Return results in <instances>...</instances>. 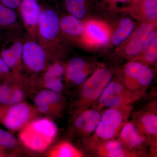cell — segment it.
Masks as SVG:
<instances>
[{"mask_svg": "<svg viewBox=\"0 0 157 157\" xmlns=\"http://www.w3.org/2000/svg\"><path fill=\"white\" fill-rule=\"evenodd\" d=\"M140 0H134V2H138V1H140Z\"/></svg>", "mask_w": 157, "mask_h": 157, "instance_id": "cell-34", "label": "cell"}, {"mask_svg": "<svg viewBox=\"0 0 157 157\" xmlns=\"http://www.w3.org/2000/svg\"><path fill=\"white\" fill-rule=\"evenodd\" d=\"M131 121L151 143V155H157V100L150 102L145 107L132 112Z\"/></svg>", "mask_w": 157, "mask_h": 157, "instance_id": "cell-7", "label": "cell"}, {"mask_svg": "<svg viewBox=\"0 0 157 157\" xmlns=\"http://www.w3.org/2000/svg\"><path fill=\"white\" fill-rule=\"evenodd\" d=\"M6 150L0 146V157H5L6 155Z\"/></svg>", "mask_w": 157, "mask_h": 157, "instance_id": "cell-31", "label": "cell"}, {"mask_svg": "<svg viewBox=\"0 0 157 157\" xmlns=\"http://www.w3.org/2000/svg\"><path fill=\"white\" fill-rule=\"evenodd\" d=\"M82 34L86 41L93 45H106L110 38L107 27L102 23L94 21L86 23Z\"/></svg>", "mask_w": 157, "mask_h": 157, "instance_id": "cell-17", "label": "cell"}, {"mask_svg": "<svg viewBox=\"0 0 157 157\" xmlns=\"http://www.w3.org/2000/svg\"><path fill=\"white\" fill-rule=\"evenodd\" d=\"M22 59L26 67L34 73L44 70L47 64L45 51L35 42H28L23 46Z\"/></svg>", "mask_w": 157, "mask_h": 157, "instance_id": "cell-13", "label": "cell"}, {"mask_svg": "<svg viewBox=\"0 0 157 157\" xmlns=\"http://www.w3.org/2000/svg\"><path fill=\"white\" fill-rule=\"evenodd\" d=\"M2 4L9 9H16L20 5L21 0H0Z\"/></svg>", "mask_w": 157, "mask_h": 157, "instance_id": "cell-29", "label": "cell"}, {"mask_svg": "<svg viewBox=\"0 0 157 157\" xmlns=\"http://www.w3.org/2000/svg\"><path fill=\"white\" fill-rule=\"evenodd\" d=\"M0 70L2 74H8L10 72V69L2 58L0 57Z\"/></svg>", "mask_w": 157, "mask_h": 157, "instance_id": "cell-30", "label": "cell"}, {"mask_svg": "<svg viewBox=\"0 0 157 157\" xmlns=\"http://www.w3.org/2000/svg\"><path fill=\"white\" fill-rule=\"evenodd\" d=\"M120 76L128 90L141 99L152 82L154 73L142 60L134 59L126 64Z\"/></svg>", "mask_w": 157, "mask_h": 157, "instance_id": "cell-4", "label": "cell"}, {"mask_svg": "<svg viewBox=\"0 0 157 157\" xmlns=\"http://www.w3.org/2000/svg\"><path fill=\"white\" fill-rule=\"evenodd\" d=\"M140 99L128 90L120 75L117 78H112L100 98L91 108L102 112L107 108L132 105Z\"/></svg>", "mask_w": 157, "mask_h": 157, "instance_id": "cell-5", "label": "cell"}, {"mask_svg": "<svg viewBox=\"0 0 157 157\" xmlns=\"http://www.w3.org/2000/svg\"><path fill=\"white\" fill-rule=\"evenodd\" d=\"M47 155L50 157H82L84 154L72 144L64 140L51 149Z\"/></svg>", "mask_w": 157, "mask_h": 157, "instance_id": "cell-20", "label": "cell"}, {"mask_svg": "<svg viewBox=\"0 0 157 157\" xmlns=\"http://www.w3.org/2000/svg\"><path fill=\"white\" fill-rule=\"evenodd\" d=\"M88 151L100 157H136L117 138L97 142Z\"/></svg>", "mask_w": 157, "mask_h": 157, "instance_id": "cell-14", "label": "cell"}, {"mask_svg": "<svg viewBox=\"0 0 157 157\" xmlns=\"http://www.w3.org/2000/svg\"><path fill=\"white\" fill-rule=\"evenodd\" d=\"M64 66L59 62L51 65L45 71L41 80V87L61 93L64 89Z\"/></svg>", "mask_w": 157, "mask_h": 157, "instance_id": "cell-15", "label": "cell"}, {"mask_svg": "<svg viewBox=\"0 0 157 157\" xmlns=\"http://www.w3.org/2000/svg\"><path fill=\"white\" fill-rule=\"evenodd\" d=\"M94 65L80 58L70 59L64 66L66 83L72 86H79L83 83L95 69Z\"/></svg>", "mask_w": 157, "mask_h": 157, "instance_id": "cell-10", "label": "cell"}, {"mask_svg": "<svg viewBox=\"0 0 157 157\" xmlns=\"http://www.w3.org/2000/svg\"><path fill=\"white\" fill-rule=\"evenodd\" d=\"M133 110L132 105L103 110L94 134L82 142L86 149L88 150L97 142L117 138L121 129L129 121Z\"/></svg>", "mask_w": 157, "mask_h": 157, "instance_id": "cell-2", "label": "cell"}, {"mask_svg": "<svg viewBox=\"0 0 157 157\" xmlns=\"http://www.w3.org/2000/svg\"><path fill=\"white\" fill-rule=\"evenodd\" d=\"M2 58L10 69H15L18 66L21 59L11 48L3 50L2 52Z\"/></svg>", "mask_w": 157, "mask_h": 157, "instance_id": "cell-28", "label": "cell"}, {"mask_svg": "<svg viewBox=\"0 0 157 157\" xmlns=\"http://www.w3.org/2000/svg\"><path fill=\"white\" fill-rule=\"evenodd\" d=\"M58 132L56 124L50 118L37 117L19 131L18 140L26 148L42 153L53 143Z\"/></svg>", "mask_w": 157, "mask_h": 157, "instance_id": "cell-1", "label": "cell"}, {"mask_svg": "<svg viewBox=\"0 0 157 157\" xmlns=\"http://www.w3.org/2000/svg\"><path fill=\"white\" fill-rule=\"evenodd\" d=\"M2 72H1V70H0V78H1V76H2Z\"/></svg>", "mask_w": 157, "mask_h": 157, "instance_id": "cell-33", "label": "cell"}, {"mask_svg": "<svg viewBox=\"0 0 157 157\" xmlns=\"http://www.w3.org/2000/svg\"><path fill=\"white\" fill-rule=\"evenodd\" d=\"M34 107L39 105H52L66 108L67 101L61 93L43 89L35 96L33 99Z\"/></svg>", "mask_w": 157, "mask_h": 157, "instance_id": "cell-18", "label": "cell"}, {"mask_svg": "<svg viewBox=\"0 0 157 157\" xmlns=\"http://www.w3.org/2000/svg\"><path fill=\"white\" fill-rule=\"evenodd\" d=\"M135 23L128 17L121 20L117 29L112 37L113 44L118 46L124 42L133 33L135 29Z\"/></svg>", "mask_w": 157, "mask_h": 157, "instance_id": "cell-21", "label": "cell"}, {"mask_svg": "<svg viewBox=\"0 0 157 157\" xmlns=\"http://www.w3.org/2000/svg\"><path fill=\"white\" fill-rule=\"evenodd\" d=\"M34 89L33 86L25 82L17 81L6 82L0 85V105L22 102Z\"/></svg>", "mask_w": 157, "mask_h": 157, "instance_id": "cell-11", "label": "cell"}, {"mask_svg": "<svg viewBox=\"0 0 157 157\" xmlns=\"http://www.w3.org/2000/svg\"><path fill=\"white\" fill-rule=\"evenodd\" d=\"M155 30V26L151 22L144 23L132 34L125 49L127 56H137L143 52L147 42Z\"/></svg>", "mask_w": 157, "mask_h": 157, "instance_id": "cell-12", "label": "cell"}, {"mask_svg": "<svg viewBox=\"0 0 157 157\" xmlns=\"http://www.w3.org/2000/svg\"><path fill=\"white\" fill-rule=\"evenodd\" d=\"M60 28L68 35L77 36L83 33L84 25L78 18L72 15H68L61 20Z\"/></svg>", "mask_w": 157, "mask_h": 157, "instance_id": "cell-22", "label": "cell"}, {"mask_svg": "<svg viewBox=\"0 0 157 157\" xmlns=\"http://www.w3.org/2000/svg\"><path fill=\"white\" fill-rule=\"evenodd\" d=\"M21 9L23 19L28 25L34 26L38 24L42 12L36 0H23Z\"/></svg>", "mask_w": 157, "mask_h": 157, "instance_id": "cell-19", "label": "cell"}, {"mask_svg": "<svg viewBox=\"0 0 157 157\" xmlns=\"http://www.w3.org/2000/svg\"><path fill=\"white\" fill-rule=\"evenodd\" d=\"M111 70L105 67H98L78 88L73 103L74 113L91 108L101 97L113 76Z\"/></svg>", "mask_w": 157, "mask_h": 157, "instance_id": "cell-3", "label": "cell"}, {"mask_svg": "<svg viewBox=\"0 0 157 157\" xmlns=\"http://www.w3.org/2000/svg\"><path fill=\"white\" fill-rule=\"evenodd\" d=\"M101 115V111L91 108L74 113L71 122V131L83 142L94 134Z\"/></svg>", "mask_w": 157, "mask_h": 157, "instance_id": "cell-9", "label": "cell"}, {"mask_svg": "<svg viewBox=\"0 0 157 157\" xmlns=\"http://www.w3.org/2000/svg\"><path fill=\"white\" fill-rule=\"evenodd\" d=\"M39 115L35 107L25 101L0 105V123L11 132H19Z\"/></svg>", "mask_w": 157, "mask_h": 157, "instance_id": "cell-6", "label": "cell"}, {"mask_svg": "<svg viewBox=\"0 0 157 157\" xmlns=\"http://www.w3.org/2000/svg\"><path fill=\"white\" fill-rule=\"evenodd\" d=\"M135 9L138 10L148 21H155L157 18V0H140L134 2Z\"/></svg>", "mask_w": 157, "mask_h": 157, "instance_id": "cell-23", "label": "cell"}, {"mask_svg": "<svg viewBox=\"0 0 157 157\" xmlns=\"http://www.w3.org/2000/svg\"><path fill=\"white\" fill-rule=\"evenodd\" d=\"M127 149L136 157H147L151 154V145L148 138L138 130L132 121H128L117 138Z\"/></svg>", "mask_w": 157, "mask_h": 157, "instance_id": "cell-8", "label": "cell"}, {"mask_svg": "<svg viewBox=\"0 0 157 157\" xmlns=\"http://www.w3.org/2000/svg\"><path fill=\"white\" fill-rule=\"evenodd\" d=\"M39 33L43 39L53 40L58 33L60 21L55 11L47 9L42 12L39 22Z\"/></svg>", "mask_w": 157, "mask_h": 157, "instance_id": "cell-16", "label": "cell"}, {"mask_svg": "<svg viewBox=\"0 0 157 157\" xmlns=\"http://www.w3.org/2000/svg\"><path fill=\"white\" fill-rule=\"evenodd\" d=\"M142 61L147 65H154L157 60V33L155 31L143 52Z\"/></svg>", "mask_w": 157, "mask_h": 157, "instance_id": "cell-24", "label": "cell"}, {"mask_svg": "<svg viewBox=\"0 0 157 157\" xmlns=\"http://www.w3.org/2000/svg\"><path fill=\"white\" fill-rule=\"evenodd\" d=\"M21 144L11 132L0 128V146L6 150H18Z\"/></svg>", "mask_w": 157, "mask_h": 157, "instance_id": "cell-26", "label": "cell"}, {"mask_svg": "<svg viewBox=\"0 0 157 157\" xmlns=\"http://www.w3.org/2000/svg\"><path fill=\"white\" fill-rule=\"evenodd\" d=\"M16 20V15L11 9L0 4V25L7 26L13 24Z\"/></svg>", "mask_w": 157, "mask_h": 157, "instance_id": "cell-27", "label": "cell"}, {"mask_svg": "<svg viewBox=\"0 0 157 157\" xmlns=\"http://www.w3.org/2000/svg\"><path fill=\"white\" fill-rule=\"evenodd\" d=\"M68 11L78 19L85 16L86 13V0H65Z\"/></svg>", "mask_w": 157, "mask_h": 157, "instance_id": "cell-25", "label": "cell"}, {"mask_svg": "<svg viewBox=\"0 0 157 157\" xmlns=\"http://www.w3.org/2000/svg\"><path fill=\"white\" fill-rule=\"evenodd\" d=\"M111 1H113V2H129L130 0H111Z\"/></svg>", "mask_w": 157, "mask_h": 157, "instance_id": "cell-32", "label": "cell"}]
</instances>
